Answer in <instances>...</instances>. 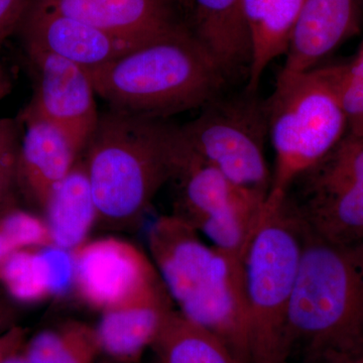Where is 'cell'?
Wrapping results in <instances>:
<instances>
[{"label":"cell","mask_w":363,"mask_h":363,"mask_svg":"<svg viewBox=\"0 0 363 363\" xmlns=\"http://www.w3.org/2000/svg\"><path fill=\"white\" fill-rule=\"evenodd\" d=\"M147 238L150 259L177 311L250 363L245 260L203 242L174 214L157 218Z\"/></svg>","instance_id":"cell-1"},{"label":"cell","mask_w":363,"mask_h":363,"mask_svg":"<svg viewBox=\"0 0 363 363\" xmlns=\"http://www.w3.org/2000/svg\"><path fill=\"white\" fill-rule=\"evenodd\" d=\"M88 73L109 109L164 119L211 104L227 79L183 25Z\"/></svg>","instance_id":"cell-2"},{"label":"cell","mask_w":363,"mask_h":363,"mask_svg":"<svg viewBox=\"0 0 363 363\" xmlns=\"http://www.w3.org/2000/svg\"><path fill=\"white\" fill-rule=\"evenodd\" d=\"M291 357L321 363L363 351V242L342 245L304 229L286 324Z\"/></svg>","instance_id":"cell-3"},{"label":"cell","mask_w":363,"mask_h":363,"mask_svg":"<svg viewBox=\"0 0 363 363\" xmlns=\"http://www.w3.org/2000/svg\"><path fill=\"white\" fill-rule=\"evenodd\" d=\"M178 125L168 119L102 112L86 145L84 164L97 220L135 225L171 181Z\"/></svg>","instance_id":"cell-4"},{"label":"cell","mask_w":363,"mask_h":363,"mask_svg":"<svg viewBox=\"0 0 363 363\" xmlns=\"http://www.w3.org/2000/svg\"><path fill=\"white\" fill-rule=\"evenodd\" d=\"M266 105L274 152L262 217L276 211L298 176L328 156L347 135L338 92V64L278 77Z\"/></svg>","instance_id":"cell-5"},{"label":"cell","mask_w":363,"mask_h":363,"mask_svg":"<svg viewBox=\"0 0 363 363\" xmlns=\"http://www.w3.org/2000/svg\"><path fill=\"white\" fill-rule=\"evenodd\" d=\"M304 229L285 202L262 218L245 260L250 363H289L286 324Z\"/></svg>","instance_id":"cell-6"},{"label":"cell","mask_w":363,"mask_h":363,"mask_svg":"<svg viewBox=\"0 0 363 363\" xmlns=\"http://www.w3.org/2000/svg\"><path fill=\"white\" fill-rule=\"evenodd\" d=\"M174 215L187 222L212 245L245 260L259 229L266 197L235 185L189 147L180 126L174 172Z\"/></svg>","instance_id":"cell-7"},{"label":"cell","mask_w":363,"mask_h":363,"mask_svg":"<svg viewBox=\"0 0 363 363\" xmlns=\"http://www.w3.org/2000/svg\"><path fill=\"white\" fill-rule=\"evenodd\" d=\"M180 130L195 154L235 185L267 199L272 183L264 155L269 125L266 105L255 94L219 96Z\"/></svg>","instance_id":"cell-8"},{"label":"cell","mask_w":363,"mask_h":363,"mask_svg":"<svg viewBox=\"0 0 363 363\" xmlns=\"http://www.w3.org/2000/svg\"><path fill=\"white\" fill-rule=\"evenodd\" d=\"M284 202L312 235L335 245L363 242V138L346 135L296 179Z\"/></svg>","instance_id":"cell-9"},{"label":"cell","mask_w":363,"mask_h":363,"mask_svg":"<svg viewBox=\"0 0 363 363\" xmlns=\"http://www.w3.org/2000/svg\"><path fill=\"white\" fill-rule=\"evenodd\" d=\"M73 255L79 296L102 313L164 286L152 259L128 241L99 238L83 243Z\"/></svg>","instance_id":"cell-10"},{"label":"cell","mask_w":363,"mask_h":363,"mask_svg":"<svg viewBox=\"0 0 363 363\" xmlns=\"http://www.w3.org/2000/svg\"><path fill=\"white\" fill-rule=\"evenodd\" d=\"M26 54L33 73V94L23 112L56 125L82 154L100 116L90 74L83 67L51 52L26 51Z\"/></svg>","instance_id":"cell-11"},{"label":"cell","mask_w":363,"mask_h":363,"mask_svg":"<svg viewBox=\"0 0 363 363\" xmlns=\"http://www.w3.org/2000/svg\"><path fill=\"white\" fill-rule=\"evenodd\" d=\"M18 32L26 51L51 52L87 71L106 65L147 43L117 37L85 21L42 6L35 0Z\"/></svg>","instance_id":"cell-12"},{"label":"cell","mask_w":363,"mask_h":363,"mask_svg":"<svg viewBox=\"0 0 363 363\" xmlns=\"http://www.w3.org/2000/svg\"><path fill=\"white\" fill-rule=\"evenodd\" d=\"M358 26V0H305L278 77L316 68Z\"/></svg>","instance_id":"cell-13"},{"label":"cell","mask_w":363,"mask_h":363,"mask_svg":"<svg viewBox=\"0 0 363 363\" xmlns=\"http://www.w3.org/2000/svg\"><path fill=\"white\" fill-rule=\"evenodd\" d=\"M18 121L25 126L18 156V186L43 209L52 190L80 159V152L50 121L25 112Z\"/></svg>","instance_id":"cell-14"},{"label":"cell","mask_w":363,"mask_h":363,"mask_svg":"<svg viewBox=\"0 0 363 363\" xmlns=\"http://www.w3.org/2000/svg\"><path fill=\"white\" fill-rule=\"evenodd\" d=\"M71 18L135 42H147L176 30L167 0H35Z\"/></svg>","instance_id":"cell-15"},{"label":"cell","mask_w":363,"mask_h":363,"mask_svg":"<svg viewBox=\"0 0 363 363\" xmlns=\"http://www.w3.org/2000/svg\"><path fill=\"white\" fill-rule=\"evenodd\" d=\"M166 286L140 300L104 312L95 327L100 352L119 363H135L156 342L175 310Z\"/></svg>","instance_id":"cell-16"},{"label":"cell","mask_w":363,"mask_h":363,"mask_svg":"<svg viewBox=\"0 0 363 363\" xmlns=\"http://www.w3.org/2000/svg\"><path fill=\"white\" fill-rule=\"evenodd\" d=\"M305 0H243L250 39V65L245 91L257 94L274 60L286 56Z\"/></svg>","instance_id":"cell-17"},{"label":"cell","mask_w":363,"mask_h":363,"mask_svg":"<svg viewBox=\"0 0 363 363\" xmlns=\"http://www.w3.org/2000/svg\"><path fill=\"white\" fill-rule=\"evenodd\" d=\"M194 35L206 47L226 77L250 65V39L243 0H191Z\"/></svg>","instance_id":"cell-18"},{"label":"cell","mask_w":363,"mask_h":363,"mask_svg":"<svg viewBox=\"0 0 363 363\" xmlns=\"http://www.w3.org/2000/svg\"><path fill=\"white\" fill-rule=\"evenodd\" d=\"M43 210L52 245L74 252L85 243L98 216L83 160L52 190Z\"/></svg>","instance_id":"cell-19"},{"label":"cell","mask_w":363,"mask_h":363,"mask_svg":"<svg viewBox=\"0 0 363 363\" xmlns=\"http://www.w3.org/2000/svg\"><path fill=\"white\" fill-rule=\"evenodd\" d=\"M154 363H241L211 332L174 310L152 347Z\"/></svg>","instance_id":"cell-20"},{"label":"cell","mask_w":363,"mask_h":363,"mask_svg":"<svg viewBox=\"0 0 363 363\" xmlns=\"http://www.w3.org/2000/svg\"><path fill=\"white\" fill-rule=\"evenodd\" d=\"M21 352L30 363H95L101 353L95 327L76 321L40 331Z\"/></svg>","instance_id":"cell-21"},{"label":"cell","mask_w":363,"mask_h":363,"mask_svg":"<svg viewBox=\"0 0 363 363\" xmlns=\"http://www.w3.org/2000/svg\"><path fill=\"white\" fill-rule=\"evenodd\" d=\"M0 281L11 297L21 302H37L49 295L38 262L37 250H16L0 267Z\"/></svg>","instance_id":"cell-22"},{"label":"cell","mask_w":363,"mask_h":363,"mask_svg":"<svg viewBox=\"0 0 363 363\" xmlns=\"http://www.w3.org/2000/svg\"><path fill=\"white\" fill-rule=\"evenodd\" d=\"M338 92L347 135L363 138V45L351 61L338 64Z\"/></svg>","instance_id":"cell-23"},{"label":"cell","mask_w":363,"mask_h":363,"mask_svg":"<svg viewBox=\"0 0 363 363\" xmlns=\"http://www.w3.org/2000/svg\"><path fill=\"white\" fill-rule=\"evenodd\" d=\"M21 128L18 118H0V212L13 206L18 187Z\"/></svg>","instance_id":"cell-24"},{"label":"cell","mask_w":363,"mask_h":363,"mask_svg":"<svg viewBox=\"0 0 363 363\" xmlns=\"http://www.w3.org/2000/svg\"><path fill=\"white\" fill-rule=\"evenodd\" d=\"M0 231L6 234L18 250L52 245L45 221L13 206L0 212Z\"/></svg>","instance_id":"cell-25"},{"label":"cell","mask_w":363,"mask_h":363,"mask_svg":"<svg viewBox=\"0 0 363 363\" xmlns=\"http://www.w3.org/2000/svg\"><path fill=\"white\" fill-rule=\"evenodd\" d=\"M37 257L49 295H63L69 291L75 277L73 252L52 245L38 248Z\"/></svg>","instance_id":"cell-26"},{"label":"cell","mask_w":363,"mask_h":363,"mask_svg":"<svg viewBox=\"0 0 363 363\" xmlns=\"http://www.w3.org/2000/svg\"><path fill=\"white\" fill-rule=\"evenodd\" d=\"M33 0H0V50L18 30Z\"/></svg>","instance_id":"cell-27"},{"label":"cell","mask_w":363,"mask_h":363,"mask_svg":"<svg viewBox=\"0 0 363 363\" xmlns=\"http://www.w3.org/2000/svg\"><path fill=\"white\" fill-rule=\"evenodd\" d=\"M26 343V330L21 327L13 326L0 335V362L9 355L18 352Z\"/></svg>","instance_id":"cell-28"},{"label":"cell","mask_w":363,"mask_h":363,"mask_svg":"<svg viewBox=\"0 0 363 363\" xmlns=\"http://www.w3.org/2000/svg\"><path fill=\"white\" fill-rule=\"evenodd\" d=\"M14 86V73L6 62L0 60V102L11 94Z\"/></svg>","instance_id":"cell-29"},{"label":"cell","mask_w":363,"mask_h":363,"mask_svg":"<svg viewBox=\"0 0 363 363\" xmlns=\"http://www.w3.org/2000/svg\"><path fill=\"white\" fill-rule=\"evenodd\" d=\"M16 311L4 298H0V335L16 326Z\"/></svg>","instance_id":"cell-30"},{"label":"cell","mask_w":363,"mask_h":363,"mask_svg":"<svg viewBox=\"0 0 363 363\" xmlns=\"http://www.w3.org/2000/svg\"><path fill=\"white\" fill-rule=\"evenodd\" d=\"M18 250V248L14 247L13 242H11V240L0 231V267H2V264L6 262V260L11 257V255L14 252Z\"/></svg>","instance_id":"cell-31"},{"label":"cell","mask_w":363,"mask_h":363,"mask_svg":"<svg viewBox=\"0 0 363 363\" xmlns=\"http://www.w3.org/2000/svg\"><path fill=\"white\" fill-rule=\"evenodd\" d=\"M321 363H363V351L346 357L332 358Z\"/></svg>","instance_id":"cell-32"},{"label":"cell","mask_w":363,"mask_h":363,"mask_svg":"<svg viewBox=\"0 0 363 363\" xmlns=\"http://www.w3.org/2000/svg\"><path fill=\"white\" fill-rule=\"evenodd\" d=\"M0 363H30L26 359L23 352L18 351V352L13 353V354L9 355L6 359L2 360Z\"/></svg>","instance_id":"cell-33"},{"label":"cell","mask_w":363,"mask_h":363,"mask_svg":"<svg viewBox=\"0 0 363 363\" xmlns=\"http://www.w3.org/2000/svg\"><path fill=\"white\" fill-rule=\"evenodd\" d=\"M167 1H169V4H191V0H167Z\"/></svg>","instance_id":"cell-34"}]
</instances>
